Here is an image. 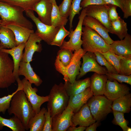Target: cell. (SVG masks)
<instances>
[{"label":"cell","mask_w":131,"mask_h":131,"mask_svg":"<svg viewBox=\"0 0 131 131\" xmlns=\"http://www.w3.org/2000/svg\"><path fill=\"white\" fill-rule=\"evenodd\" d=\"M9 115L13 114L22 122L26 130H28L29 120L35 114L32 106L22 90L17 91L13 96L8 110Z\"/></svg>","instance_id":"1"},{"label":"cell","mask_w":131,"mask_h":131,"mask_svg":"<svg viewBox=\"0 0 131 131\" xmlns=\"http://www.w3.org/2000/svg\"><path fill=\"white\" fill-rule=\"evenodd\" d=\"M25 11L23 8L0 1V25L6 26L10 24H18L33 29L32 22L23 14Z\"/></svg>","instance_id":"2"},{"label":"cell","mask_w":131,"mask_h":131,"mask_svg":"<svg viewBox=\"0 0 131 131\" xmlns=\"http://www.w3.org/2000/svg\"><path fill=\"white\" fill-rule=\"evenodd\" d=\"M49 96L47 107L50 109L51 116L53 117L61 113L67 106L69 97L64 84H55L51 89Z\"/></svg>","instance_id":"3"},{"label":"cell","mask_w":131,"mask_h":131,"mask_svg":"<svg viewBox=\"0 0 131 131\" xmlns=\"http://www.w3.org/2000/svg\"><path fill=\"white\" fill-rule=\"evenodd\" d=\"M86 52L82 48L74 51L72 60L67 66H64L60 62L58 56H57L54 64L55 68L57 72L63 76L65 81H68L72 83L76 80L80 73L81 59Z\"/></svg>","instance_id":"4"},{"label":"cell","mask_w":131,"mask_h":131,"mask_svg":"<svg viewBox=\"0 0 131 131\" xmlns=\"http://www.w3.org/2000/svg\"><path fill=\"white\" fill-rule=\"evenodd\" d=\"M81 39L82 49L86 52L103 53L109 50L110 45L97 32L88 27H82Z\"/></svg>","instance_id":"5"},{"label":"cell","mask_w":131,"mask_h":131,"mask_svg":"<svg viewBox=\"0 0 131 131\" xmlns=\"http://www.w3.org/2000/svg\"><path fill=\"white\" fill-rule=\"evenodd\" d=\"M112 102L104 95H93L86 104L93 118L96 121L100 122L112 112Z\"/></svg>","instance_id":"6"},{"label":"cell","mask_w":131,"mask_h":131,"mask_svg":"<svg viewBox=\"0 0 131 131\" xmlns=\"http://www.w3.org/2000/svg\"><path fill=\"white\" fill-rule=\"evenodd\" d=\"M8 54L0 50V88L8 87L14 83V65Z\"/></svg>","instance_id":"7"},{"label":"cell","mask_w":131,"mask_h":131,"mask_svg":"<svg viewBox=\"0 0 131 131\" xmlns=\"http://www.w3.org/2000/svg\"><path fill=\"white\" fill-rule=\"evenodd\" d=\"M26 15L35 23L37 30L35 33L48 44L50 45L58 32L60 27L52 25H46L41 22L35 15L34 11L32 9L25 11Z\"/></svg>","instance_id":"8"},{"label":"cell","mask_w":131,"mask_h":131,"mask_svg":"<svg viewBox=\"0 0 131 131\" xmlns=\"http://www.w3.org/2000/svg\"><path fill=\"white\" fill-rule=\"evenodd\" d=\"M86 16V11L83 8L79 17V21L75 30L72 29L70 30V33L68 35L70 39L67 41L64 40L60 49H65L72 51L81 48L82 41L81 39L82 33L83 21Z\"/></svg>","instance_id":"9"},{"label":"cell","mask_w":131,"mask_h":131,"mask_svg":"<svg viewBox=\"0 0 131 131\" xmlns=\"http://www.w3.org/2000/svg\"><path fill=\"white\" fill-rule=\"evenodd\" d=\"M21 81L22 90L25 93L28 100L31 104L34 112L35 114L38 113L41 110L42 105L48 101L49 95L41 96L38 95L37 94L38 89L35 87L33 88L32 84L25 78L21 80Z\"/></svg>","instance_id":"10"},{"label":"cell","mask_w":131,"mask_h":131,"mask_svg":"<svg viewBox=\"0 0 131 131\" xmlns=\"http://www.w3.org/2000/svg\"><path fill=\"white\" fill-rule=\"evenodd\" d=\"M82 58L83 62L80 69L79 74L77 76L78 80L89 72L105 74L108 73L106 69L100 66L97 62L94 53L86 52Z\"/></svg>","instance_id":"11"},{"label":"cell","mask_w":131,"mask_h":131,"mask_svg":"<svg viewBox=\"0 0 131 131\" xmlns=\"http://www.w3.org/2000/svg\"><path fill=\"white\" fill-rule=\"evenodd\" d=\"M109 5H94L89 6L84 8L86 16L94 18L99 21L108 30L111 22L108 16Z\"/></svg>","instance_id":"12"},{"label":"cell","mask_w":131,"mask_h":131,"mask_svg":"<svg viewBox=\"0 0 131 131\" xmlns=\"http://www.w3.org/2000/svg\"><path fill=\"white\" fill-rule=\"evenodd\" d=\"M74 113L72 108L68 105L62 112L53 117V131H66L69 127L72 126V117Z\"/></svg>","instance_id":"13"},{"label":"cell","mask_w":131,"mask_h":131,"mask_svg":"<svg viewBox=\"0 0 131 131\" xmlns=\"http://www.w3.org/2000/svg\"><path fill=\"white\" fill-rule=\"evenodd\" d=\"M130 89L126 85L120 83L114 80L107 79L104 95L108 99L113 101L115 99L127 94Z\"/></svg>","instance_id":"14"},{"label":"cell","mask_w":131,"mask_h":131,"mask_svg":"<svg viewBox=\"0 0 131 131\" xmlns=\"http://www.w3.org/2000/svg\"><path fill=\"white\" fill-rule=\"evenodd\" d=\"M41 39L34 32L31 34L25 43V51L21 61L30 63L35 52H41L42 50L41 43Z\"/></svg>","instance_id":"15"},{"label":"cell","mask_w":131,"mask_h":131,"mask_svg":"<svg viewBox=\"0 0 131 131\" xmlns=\"http://www.w3.org/2000/svg\"><path fill=\"white\" fill-rule=\"evenodd\" d=\"M72 126L87 127L96 122L93 118L89 108L86 103L77 112L74 113L72 117Z\"/></svg>","instance_id":"16"},{"label":"cell","mask_w":131,"mask_h":131,"mask_svg":"<svg viewBox=\"0 0 131 131\" xmlns=\"http://www.w3.org/2000/svg\"><path fill=\"white\" fill-rule=\"evenodd\" d=\"M82 25L90 28L97 32L109 44L114 41L110 37L109 30L98 20L93 17L86 16Z\"/></svg>","instance_id":"17"},{"label":"cell","mask_w":131,"mask_h":131,"mask_svg":"<svg viewBox=\"0 0 131 131\" xmlns=\"http://www.w3.org/2000/svg\"><path fill=\"white\" fill-rule=\"evenodd\" d=\"M52 3L49 0H40L33 6L32 9L38 14V18L43 23L51 25Z\"/></svg>","instance_id":"18"},{"label":"cell","mask_w":131,"mask_h":131,"mask_svg":"<svg viewBox=\"0 0 131 131\" xmlns=\"http://www.w3.org/2000/svg\"><path fill=\"white\" fill-rule=\"evenodd\" d=\"M109 51L125 57H131V36L127 34L124 39L114 41L110 45Z\"/></svg>","instance_id":"19"},{"label":"cell","mask_w":131,"mask_h":131,"mask_svg":"<svg viewBox=\"0 0 131 131\" xmlns=\"http://www.w3.org/2000/svg\"><path fill=\"white\" fill-rule=\"evenodd\" d=\"M30 63L21 61L20 63L18 75H23L30 82L36 86H40L42 81L33 71Z\"/></svg>","instance_id":"20"},{"label":"cell","mask_w":131,"mask_h":131,"mask_svg":"<svg viewBox=\"0 0 131 131\" xmlns=\"http://www.w3.org/2000/svg\"><path fill=\"white\" fill-rule=\"evenodd\" d=\"M5 26L13 32L15 35L16 46L23 43H25L31 34L34 32L33 29L16 24H10Z\"/></svg>","instance_id":"21"},{"label":"cell","mask_w":131,"mask_h":131,"mask_svg":"<svg viewBox=\"0 0 131 131\" xmlns=\"http://www.w3.org/2000/svg\"><path fill=\"white\" fill-rule=\"evenodd\" d=\"M93 95L90 87L83 92L69 97L68 105L72 108L74 112L78 111L89 99Z\"/></svg>","instance_id":"22"},{"label":"cell","mask_w":131,"mask_h":131,"mask_svg":"<svg viewBox=\"0 0 131 131\" xmlns=\"http://www.w3.org/2000/svg\"><path fill=\"white\" fill-rule=\"evenodd\" d=\"M65 81L64 84L66 89L69 97L83 92L90 86V80L89 77L83 79L75 80L72 83L68 81Z\"/></svg>","instance_id":"23"},{"label":"cell","mask_w":131,"mask_h":131,"mask_svg":"<svg viewBox=\"0 0 131 131\" xmlns=\"http://www.w3.org/2000/svg\"><path fill=\"white\" fill-rule=\"evenodd\" d=\"M90 78V87L93 95H104L108 79L106 75L95 73Z\"/></svg>","instance_id":"24"},{"label":"cell","mask_w":131,"mask_h":131,"mask_svg":"<svg viewBox=\"0 0 131 131\" xmlns=\"http://www.w3.org/2000/svg\"><path fill=\"white\" fill-rule=\"evenodd\" d=\"M25 46V43H23L10 49L2 48L0 50L1 51L10 55L12 57L14 65L13 74L16 78V80L19 77L18 72L20 63L22 58L23 51Z\"/></svg>","instance_id":"25"},{"label":"cell","mask_w":131,"mask_h":131,"mask_svg":"<svg viewBox=\"0 0 131 131\" xmlns=\"http://www.w3.org/2000/svg\"><path fill=\"white\" fill-rule=\"evenodd\" d=\"M0 45L3 48L11 49L16 46L14 34L10 29L0 25Z\"/></svg>","instance_id":"26"},{"label":"cell","mask_w":131,"mask_h":131,"mask_svg":"<svg viewBox=\"0 0 131 131\" xmlns=\"http://www.w3.org/2000/svg\"><path fill=\"white\" fill-rule=\"evenodd\" d=\"M131 107V94L130 93L118 98L113 101L112 110L116 111L123 113H129Z\"/></svg>","instance_id":"27"},{"label":"cell","mask_w":131,"mask_h":131,"mask_svg":"<svg viewBox=\"0 0 131 131\" xmlns=\"http://www.w3.org/2000/svg\"><path fill=\"white\" fill-rule=\"evenodd\" d=\"M47 109L43 107L29 120L28 128L30 131H42L45 118L44 113Z\"/></svg>","instance_id":"28"},{"label":"cell","mask_w":131,"mask_h":131,"mask_svg":"<svg viewBox=\"0 0 131 131\" xmlns=\"http://www.w3.org/2000/svg\"><path fill=\"white\" fill-rule=\"evenodd\" d=\"M109 32L117 35L122 40L128 34L127 23L120 17L118 19L111 22Z\"/></svg>","instance_id":"29"},{"label":"cell","mask_w":131,"mask_h":131,"mask_svg":"<svg viewBox=\"0 0 131 131\" xmlns=\"http://www.w3.org/2000/svg\"><path fill=\"white\" fill-rule=\"evenodd\" d=\"M6 126L13 131H25V129L21 122L14 115L8 119L4 118L0 116V131Z\"/></svg>","instance_id":"30"},{"label":"cell","mask_w":131,"mask_h":131,"mask_svg":"<svg viewBox=\"0 0 131 131\" xmlns=\"http://www.w3.org/2000/svg\"><path fill=\"white\" fill-rule=\"evenodd\" d=\"M52 7L51 14V25L56 27H60L62 26H65L68 19L67 18L63 16L60 12L58 7L56 1L52 2Z\"/></svg>","instance_id":"31"},{"label":"cell","mask_w":131,"mask_h":131,"mask_svg":"<svg viewBox=\"0 0 131 131\" xmlns=\"http://www.w3.org/2000/svg\"><path fill=\"white\" fill-rule=\"evenodd\" d=\"M18 88L16 90L10 94L0 98V113L5 114L7 110L9 108L11 101L14 95L18 91L22 89L21 81L17 82Z\"/></svg>","instance_id":"32"},{"label":"cell","mask_w":131,"mask_h":131,"mask_svg":"<svg viewBox=\"0 0 131 131\" xmlns=\"http://www.w3.org/2000/svg\"><path fill=\"white\" fill-rule=\"evenodd\" d=\"M40 0H0V1L21 7L25 11L33 10L34 5Z\"/></svg>","instance_id":"33"},{"label":"cell","mask_w":131,"mask_h":131,"mask_svg":"<svg viewBox=\"0 0 131 131\" xmlns=\"http://www.w3.org/2000/svg\"><path fill=\"white\" fill-rule=\"evenodd\" d=\"M102 53L119 74L120 71V61L122 56L117 55L109 50Z\"/></svg>","instance_id":"34"},{"label":"cell","mask_w":131,"mask_h":131,"mask_svg":"<svg viewBox=\"0 0 131 131\" xmlns=\"http://www.w3.org/2000/svg\"><path fill=\"white\" fill-rule=\"evenodd\" d=\"M82 0H72L69 16V30L72 29V23L74 18L77 14H79L80 12L83 8L80 6Z\"/></svg>","instance_id":"35"},{"label":"cell","mask_w":131,"mask_h":131,"mask_svg":"<svg viewBox=\"0 0 131 131\" xmlns=\"http://www.w3.org/2000/svg\"><path fill=\"white\" fill-rule=\"evenodd\" d=\"M70 31L65 28L64 26H62L51 42L50 45L60 47L62 44L65 38L70 34Z\"/></svg>","instance_id":"36"},{"label":"cell","mask_w":131,"mask_h":131,"mask_svg":"<svg viewBox=\"0 0 131 131\" xmlns=\"http://www.w3.org/2000/svg\"><path fill=\"white\" fill-rule=\"evenodd\" d=\"M114 118L112 123L114 124L120 126L123 131H127L128 127L127 123L125 119L124 113L119 111L112 110Z\"/></svg>","instance_id":"37"},{"label":"cell","mask_w":131,"mask_h":131,"mask_svg":"<svg viewBox=\"0 0 131 131\" xmlns=\"http://www.w3.org/2000/svg\"><path fill=\"white\" fill-rule=\"evenodd\" d=\"M73 53V51L68 49H60L57 52V55L61 63L65 66H68L71 62Z\"/></svg>","instance_id":"38"},{"label":"cell","mask_w":131,"mask_h":131,"mask_svg":"<svg viewBox=\"0 0 131 131\" xmlns=\"http://www.w3.org/2000/svg\"><path fill=\"white\" fill-rule=\"evenodd\" d=\"M119 74L128 76L131 74V57H122L120 62Z\"/></svg>","instance_id":"39"},{"label":"cell","mask_w":131,"mask_h":131,"mask_svg":"<svg viewBox=\"0 0 131 131\" xmlns=\"http://www.w3.org/2000/svg\"><path fill=\"white\" fill-rule=\"evenodd\" d=\"M94 53L97 62L99 65L105 66L108 73H118L115 68L109 63L101 53L97 52Z\"/></svg>","instance_id":"40"},{"label":"cell","mask_w":131,"mask_h":131,"mask_svg":"<svg viewBox=\"0 0 131 131\" xmlns=\"http://www.w3.org/2000/svg\"><path fill=\"white\" fill-rule=\"evenodd\" d=\"M106 75L108 79L111 81L115 80L120 83L125 82L131 85V75L126 76L118 73H108Z\"/></svg>","instance_id":"41"},{"label":"cell","mask_w":131,"mask_h":131,"mask_svg":"<svg viewBox=\"0 0 131 131\" xmlns=\"http://www.w3.org/2000/svg\"><path fill=\"white\" fill-rule=\"evenodd\" d=\"M72 0H63L58 6L61 15L67 18L69 16Z\"/></svg>","instance_id":"42"},{"label":"cell","mask_w":131,"mask_h":131,"mask_svg":"<svg viewBox=\"0 0 131 131\" xmlns=\"http://www.w3.org/2000/svg\"><path fill=\"white\" fill-rule=\"evenodd\" d=\"M45 118L42 131H53L52 126V119L50 109L47 107V110L44 113Z\"/></svg>","instance_id":"43"},{"label":"cell","mask_w":131,"mask_h":131,"mask_svg":"<svg viewBox=\"0 0 131 131\" xmlns=\"http://www.w3.org/2000/svg\"><path fill=\"white\" fill-rule=\"evenodd\" d=\"M108 14L109 18L111 22L114 21L119 18V16L116 11L117 7L113 5H109Z\"/></svg>","instance_id":"44"},{"label":"cell","mask_w":131,"mask_h":131,"mask_svg":"<svg viewBox=\"0 0 131 131\" xmlns=\"http://www.w3.org/2000/svg\"><path fill=\"white\" fill-rule=\"evenodd\" d=\"M122 11L124 18L127 19L131 16V0H124Z\"/></svg>","instance_id":"45"},{"label":"cell","mask_w":131,"mask_h":131,"mask_svg":"<svg viewBox=\"0 0 131 131\" xmlns=\"http://www.w3.org/2000/svg\"><path fill=\"white\" fill-rule=\"evenodd\" d=\"M104 4H106L103 0H82L80 6L83 8L89 5Z\"/></svg>","instance_id":"46"},{"label":"cell","mask_w":131,"mask_h":131,"mask_svg":"<svg viewBox=\"0 0 131 131\" xmlns=\"http://www.w3.org/2000/svg\"><path fill=\"white\" fill-rule=\"evenodd\" d=\"M106 5H113L120 8L123 10V4L124 0H103Z\"/></svg>","instance_id":"47"},{"label":"cell","mask_w":131,"mask_h":131,"mask_svg":"<svg viewBox=\"0 0 131 131\" xmlns=\"http://www.w3.org/2000/svg\"><path fill=\"white\" fill-rule=\"evenodd\" d=\"M100 124V122L96 121L94 123L90 125L89 126L86 127L85 130L86 131H96L98 127Z\"/></svg>","instance_id":"48"},{"label":"cell","mask_w":131,"mask_h":131,"mask_svg":"<svg viewBox=\"0 0 131 131\" xmlns=\"http://www.w3.org/2000/svg\"><path fill=\"white\" fill-rule=\"evenodd\" d=\"M87 127L80 126L78 127L76 126H71L69 127L66 131H83L85 130Z\"/></svg>","instance_id":"49"},{"label":"cell","mask_w":131,"mask_h":131,"mask_svg":"<svg viewBox=\"0 0 131 131\" xmlns=\"http://www.w3.org/2000/svg\"><path fill=\"white\" fill-rule=\"evenodd\" d=\"M131 131V128L130 127H128L127 131Z\"/></svg>","instance_id":"50"},{"label":"cell","mask_w":131,"mask_h":131,"mask_svg":"<svg viewBox=\"0 0 131 131\" xmlns=\"http://www.w3.org/2000/svg\"><path fill=\"white\" fill-rule=\"evenodd\" d=\"M49 0L50 1V2H51L52 3V2L53 1H56V0Z\"/></svg>","instance_id":"51"},{"label":"cell","mask_w":131,"mask_h":131,"mask_svg":"<svg viewBox=\"0 0 131 131\" xmlns=\"http://www.w3.org/2000/svg\"><path fill=\"white\" fill-rule=\"evenodd\" d=\"M2 48H3V47L0 45V50Z\"/></svg>","instance_id":"52"},{"label":"cell","mask_w":131,"mask_h":131,"mask_svg":"<svg viewBox=\"0 0 131 131\" xmlns=\"http://www.w3.org/2000/svg\"><path fill=\"white\" fill-rule=\"evenodd\" d=\"M1 20H0V24H1Z\"/></svg>","instance_id":"53"}]
</instances>
